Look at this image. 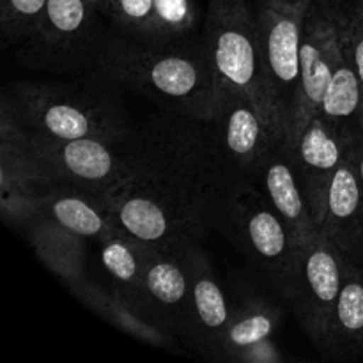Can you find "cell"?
I'll list each match as a JSON object with an SVG mask.
<instances>
[{"mask_svg":"<svg viewBox=\"0 0 363 363\" xmlns=\"http://www.w3.org/2000/svg\"><path fill=\"white\" fill-rule=\"evenodd\" d=\"M248 181L264 194L280 218L287 223L298 247H303L318 236V225L312 216L294 156L284 142H275L266 151Z\"/></svg>","mask_w":363,"mask_h":363,"instance_id":"cell-14","label":"cell"},{"mask_svg":"<svg viewBox=\"0 0 363 363\" xmlns=\"http://www.w3.org/2000/svg\"><path fill=\"white\" fill-rule=\"evenodd\" d=\"M69 289L85 307L101 315L103 319L112 323L128 335L135 337L149 346L170 347V350L174 347L172 333L165 326L160 325L156 319H152L147 312L137 307L133 301L117 293L116 289H106L99 284L91 282L87 277L80 282L73 284Z\"/></svg>","mask_w":363,"mask_h":363,"instance_id":"cell-18","label":"cell"},{"mask_svg":"<svg viewBox=\"0 0 363 363\" xmlns=\"http://www.w3.org/2000/svg\"><path fill=\"white\" fill-rule=\"evenodd\" d=\"M21 135L32 155L59 186L87 191L106 202L130 172V135L123 140H67L39 137L25 131H21Z\"/></svg>","mask_w":363,"mask_h":363,"instance_id":"cell-8","label":"cell"},{"mask_svg":"<svg viewBox=\"0 0 363 363\" xmlns=\"http://www.w3.org/2000/svg\"><path fill=\"white\" fill-rule=\"evenodd\" d=\"M293 2H308V4H311L312 0H293Z\"/></svg>","mask_w":363,"mask_h":363,"instance_id":"cell-33","label":"cell"},{"mask_svg":"<svg viewBox=\"0 0 363 363\" xmlns=\"http://www.w3.org/2000/svg\"><path fill=\"white\" fill-rule=\"evenodd\" d=\"M243 363H275L280 362V354L277 353V347L273 346L272 340H264V342L257 344L252 347L247 354L243 357Z\"/></svg>","mask_w":363,"mask_h":363,"instance_id":"cell-29","label":"cell"},{"mask_svg":"<svg viewBox=\"0 0 363 363\" xmlns=\"http://www.w3.org/2000/svg\"><path fill=\"white\" fill-rule=\"evenodd\" d=\"M92 2H94L96 6H98L99 9H101V6H103V2H105V0H92Z\"/></svg>","mask_w":363,"mask_h":363,"instance_id":"cell-32","label":"cell"},{"mask_svg":"<svg viewBox=\"0 0 363 363\" xmlns=\"http://www.w3.org/2000/svg\"><path fill=\"white\" fill-rule=\"evenodd\" d=\"M344 282L330 325L323 353L330 358H354L363 354V273L346 255Z\"/></svg>","mask_w":363,"mask_h":363,"instance_id":"cell-22","label":"cell"},{"mask_svg":"<svg viewBox=\"0 0 363 363\" xmlns=\"http://www.w3.org/2000/svg\"><path fill=\"white\" fill-rule=\"evenodd\" d=\"M344 282V257L323 236L300 247L287 300L301 326L323 353Z\"/></svg>","mask_w":363,"mask_h":363,"instance_id":"cell-9","label":"cell"},{"mask_svg":"<svg viewBox=\"0 0 363 363\" xmlns=\"http://www.w3.org/2000/svg\"><path fill=\"white\" fill-rule=\"evenodd\" d=\"M101 13L126 38L145 45H163L155 23V0H105Z\"/></svg>","mask_w":363,"mask_h":363,"instance_id":"cell-25","label":"cell"},{"mask_svg":"<svg viewBox=\"0 0 363 363\" xmlns=\"http://www.w3.org/2000/svg\"><path fill=\"white\" fill-rule=\"evenodd\" d=\"M48 0H0V28L6 46H18L35 30Z\"/></svg>","mask_w":363,"mask_h":363,"instance_id":"cell-27","label":"cell"},{"mask_svg":"<svg viewBox=\"0 0 363 363\" xmlns=\"http://www.w3.org/2000/svg\"><path fill=\"white\" fill-rule=\"evenodd\" d=\"M103 16L92 0H48L35 30L18 45L16 60L60 77L98 69L110 39Z\"/></svg>","mask_w":363,"mask_h":363,"instance_id":"cell-4","label":"cell"},{"mask_svg":"<svg viewBox=\"0 0 363 363\" xmlns=\"http://www.w3.org/2000/svg\"><path fill=\"white\" fill-rule=\"evenodd\" d=\"M130 172L106 199L117 225L149 245H179L216 229L238 177L209 121L163 112L128 137Z\"/></svg>","mask_w":363,"mask_h":363,"instance_id":"cell-1","label":"cell"},{"mask_svg":"<svg viewBox=\"0 0 363 363\" xmlns=\"http://www.w3.org/2000/svg\"><path fill=\"white\" fill-rule=\"evenodd\" d=\"M335 21L340 46L363 85V0H325Z\"/></svg>","mask_w":363,"mask_h":363,"instance_id":"cell-26","label":"cell"},{"mask_svg":"<svg viewBox=\"0 0 363 363\" xmlns=\"http://www.w3.org/2000/svg\"><path fill=\"white\" fill-rule=\"evenodd\" d=\"M318 113L350 144L363 137V85L342 46Z\"/></svg>","mask_w":363,"mask_h":363,"instance_id":"cell-21","label":"cell"},{"mask_svg":"<svg viewBox=\"0 0 363 363\" xmlns=\"http://www.w3.org/2000/svg\"><path fill=\"white\" fill-rule=\"evenodd\" d=\"M145 298L152 318L170 333L194 339L190 277L179 245L145 243Z\"/></svg>","mask_w":363,"mask_h":363,"instance_id":"cell-12","label":"cell"},{"mask_svg":"<svg viewBox=\"0 0 363 363\" xmlns=\"http://www.w3.org/2000/svg\"><path fill=\"white\" fill-rule=\"evenodd\" d=\"M199 20L195 0H155V23L163 45L190 34Z\"/></svg>","mask_w":363,"mask_h":363,"instance_id":"cell-28","label":"cell"},{"mask_svg":"<svg viewBox=\"0 0 363 363\" xmlns=\"http://www.w3.org/2000/svg\"><path fill=\"white\" fill-rule=\"evenodd\" d=\"M216 229L264 269L284 296H289L300 247L287 223L252 181L245 177L234 181L220 209Z\"/></svg>","mask_w":363,"mask_h":363,"instance_id":"cell-6","label":"cell"},{"mask_svg":"<svg viewBox=\"0 0 363 363\" xmlns=\"http://www.w3.org/2000/svg\"><path fill=\"white\" fill-rule=\"evenodd\" d=\"M342 254L346 255V257L350 259V261L363 273V229L357 236V240L351 243V247L347 248L346 252H342Z\"/></svg>","mask_w":363,"mask_h":363,"instance_id":"cell-30","label":"cell"},{"mask_svg":"<svg viewBox=\"0 0 363 363\" xmlns=\"http://www.w3.org/2000/svg\"><path fill=\"white\" fill-rule=\"evenodd\" d=\"M340 53L335 21L325 0H312L305 14L301 67L293 124L286 145L293 147L312 117L319 112Z\"/></svg>","mask_w":363,"mask_h":363,"instance_id":"cell-10","label":"cell"},{"mask_svg":"<svg viewBox=\"0 0 363 363\" xmlns=\"http://www.w3.org/2000/svg\"><path fill=\"white\" fill-rule=\"evenodd\" d=\"M353 152H354V167H357L358 181H360V186L363 191V137L353 145Z\"/></svg>","mask_w":363,"mask_h":363,"instance_id":"cell-31","label":"cell"},{"mask_svg":"<svg viewBox=\"0 0 363 363\" xmlns=\"http://www.w3.org/2000/svg\"><path fill=\"white\" fill-rule=\"evenodd\" d=\"M363 229V191L354 167L353 147L342 160L326 191L318 234L346 252Z\"/></svg>","mask_w":363,"mask_h":363,"instance_id":"cell-17","label":"cell"},{"mask_svg":"<svg viewBox=\"0 0 363 363\" xmlns=\"http://www.w3.org/2000/svg\"><path fill=\"white\" fill-rule=\"evenodd\" d=\"M98 69L165 112L201 121L213 119L225 89L204 41L184 38L165 45H145L126 35L110 38Z\"/></svg>","mask_w":363,"mask_h":363,"instance_id":"cell-3","label":"cell"},{"mask_svg":"<svg viewBox=\"0 0 363 363\" xmlns=\"http://www.w3.org/2000/svg\"><path fill=\"white\" fill-rule=\"evenodd\" d=\"M353 145L340 137L319 113H315L301 131L296 144L289 147L318 227L321 223L326 191L333 174Z\"/></svg>","mask_w":363,"mask_h":363,"instance_id":"cell-16","label":"cell"},{"mask_svg":"<svg viewBox=\"0 0 363 363\" xmlns=\"http://www.w3.org/2000/svg\"><path fill=\"white\" fill-rule=\"evenodd\" d=\"M279 321L280 311L264 298L252 296L234 305L215 358L241 362L252 347L272 339Z\"/></svg>","mask_w":363,"mask_h":363,"instance_id":"cell-23","label":"cell"},{"mask_svg":"<svg viewBox=\"0 0 363 363\" xmlns=\"http://www.w3.org/2000/svg\"><path fill=\"white\" fill-rule=\"evenodd\" d=\"M123 91L99 69L69 80L13 82L4 91L0 119L39 137L123 140L137 126Z\"/></svg>","mask_w":363,"mask_h":363,"instance_id":"cell-2","label":"cell"},{"mask_svg":"<svg viewBox=\"0 0 363 363\" xmlns=\"http://www.w3.org/2000/svg\"><path fill=\"white\" fill-rule=\"evenodd\" d=\"M184 264L190 277L194 339L191 346L215 358L225 326L233 314V305L220 286L218 277L208 255L199 247V240L181 243Z\"/></svg>","mask_w":363,"mask_h":363,"instance_id":"cell-15","label":"cell"},{"mask_svg":"<svg viewBox=\"0 0 363 363\" xmlns=\"http://www.w3.org/2000/svg\"><path fill=\"white\" fill-rule=\"evenodd\" d=\"M27 238L39 261L67 286L85 279V238L53 218L35 215L27 223Z\"/></svg>","mask_w":363,"mask_h":363,"instance_id":"cell-20","label":"cell"},{"mask_svg":"<svg viewBox=\"0 0 363 363\" xmlns=\"http://www.w3.org/2000/svg\"><path fill=\"white\" fill-rule=\"evenodd\" d=\"M101 262L103 268L113 280V289L137 307L147 312V298H145L144 277H145V243L130 236H113L101 241ZM155 319V318H152Z\"/></svg>","mask_w":363,"mask_h":363,"instance_id":"cell-24","label":"cell"},{"mask_svg":"<svg viewBox=\"0 0 363 363\" xmlns=\"http://www.w3.org/2000/svg\"><path fill=\"white\" fill-rule=\"evenodd\" d=\"M202 41L223 87L250 99L279 140L262 67L254 4L248 0H209Z\"/></svg>","mask_w":363,"mask_h":363,"instance_id":"cell-5","label":"cell"},{"mask_svg":"<svg viewBox=\"0 0 363 363\" xmlns=\"http://www.w3.org/2000/svg\"><path fill=\"white\" fill-rule=\"evenodd\" d=\"M38 215H45L80 234L85 240L105 241L124 233L110 213L108 204L101 197L73 188L59 186L53 194L39 202Z\"/></svg>","mask_w":363,"mask_h":363,"instance_id":"cell-19","label":"cell"},{"mask_svg":"<svg viewBox=\"0 0 363 363\" xmlns=\"http://www.w3.org/2000/svg\"><path fill=\"white\" fill-rule=\"evenodd\" d=\"M59 188L46 174L18 128L0 119V199L6 222L27 225L39 202Z\"/></svg>","mask_w":363,"mask_h":363,"instance_id":"cell-11","label":"cell"},{"mask_svg":"<svg viewBox=\"0 0 363 363\" xmlns=\"http://www.w3.org/2000/svg\"><path fill=\"white\" fill-rule=\"evenodd\" d=\"M209 124L227 162L245 179L254 174L266 151L279 142L254 103L227 87Z\"/></svg>","mask_w":363,"mask_h":363,"instance_id":"cell-13","label":"cell"},{"mask_svg":"<svg viewBox=\"0 0 363 363\" xmlns=\"http://www.w3.org/2000/svg\"><path fill=\"white\" fill-rule=\"evenodd\" d=\"M311 4L293 0H255L259 45L272 99L273 124L286 144L296 103L301 67L305 14Z\"/></svg>","mask_w":363,"mask_h":363,"instance_id":"cell-7","label":"cell"}]
</instances>
